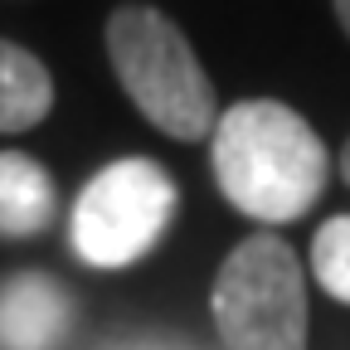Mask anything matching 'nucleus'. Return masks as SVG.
<instances>
[{"instance_id":"nucleus-1","label":"nucleus","mask_w":350,"mask_h":350,"mask_svg":"<svg viewBox=\"0 0 350 350\" xmlns=\"http://www.w3.org/2000/svg\"><path fill=\"white\" fill-rule=\"evenodd\" d=\"M331 156L301 112L273 98L239 103L214 126V180L239 214L262 224L301 219L326 190Z\"/></svg>"},{"instance_id":"nucleus-2","label":"nucleus","mask_w":350,"mask_h":350,"mask_svg":"<svg viewBox=\"0 0 350 350\" xmlns=\"http://www.w3.org/2000/svg\"><path fill=\"white\" fill-rule=\"evenodd\" d=\"M107 59L131 107L170 142H200L219 126L209 73L175 20H165L156 5H117L107 15Z\"/></svg>"},{"instance_id":"nucleus-3","label":"nucleus","mask_w":350,"mask_h":350,"mask_svg":"<svg viewBox=\"0 0 350 350\" xmlns=\"http://www.w3.org/2000/svg\"><path fill=\"white\" fill-rule=\"evenodd\" d=\"M209 312L229 350H306V282L297 253L273 239H243L214 278Z\"/></svg>"},{"instance_id":"nucleus-4","label":"nucleus","mask_w":350,"mask_h":350,"mask_svg":"<svg viewBox=\"0 0 350 350\" xmlns=\"http://www.w3.org/2000/svg\"><path fill=\"white\" fill-rule=\"evenodd\" d=\"M175 180L146 156L103 165L73 200V253L88 268H126L156 248L175 214Z\"/></svg>"},{"instance_id":"nucleus-5","label":"nucleus","mask_w":350,"mask_h":350,"mask_svg":"<svg viewBox=\"0 0 350 350\" xmlns=\"http://www.w3.org/2000/svg\"><path fill=\"white\" fill-rule=\"evenodd\" d=\"M73 301L49 273H15L0 282V345L5 350H54L68 336Z\"/></svg>"},{"instance_id":"nucleus-6","label":"nucleus","mask_w":350,"mask_h":350,"mask_svg":"<svg viewBox=\"0 0 350 350\" xmlns=\"http://www.w3.org/2000/svg\"><path fill=\"white\" fill-rule=\"evenodd\" d=\"M54 209V175L25 151H0V239H29L49 229Z\"/></svg>"},{"instance_id":"nucleus-7","label":"nucleus","mask_w":350,"mask_h":350,"mask_svg":"<svg viewBox=\"0 0 350 350\" xmlns=\"http://www.w3.org/2000/svg\"><path fill=\"white\" fill-rule=\"evenodd\" d=\"M54 107V78L29 49L0 39V131H29Z\"/></svg>"},{"instance_id":"nucleus-8","label":"nucleus","mask_w":350,"mask_h":350,"mask_svg":"<svg viewBox=\"0 0 350 350\" xmlns=\"http://www.w3.org/2000/svg\"><path fill=\"white\" fill-rule=\"evenodd\" d=\"M312 273L317 282L350 306V214H336L312 239Z\"/></svg>"},{"instance_id":"nucleus-9","label":"nucleus","mask_w":350,"mask_h":350,"mask_svg":"<svg viewBox=\"0 0 350 350\" xmlns=\"http://www.w3.org/2000/svg\"><path fill=\"white\" fill-rule=\"evenodd\" d=\"M331 5H336V20H340V29L350 34V0H331Z\"/></svg>"},{"instance_id":"nucleus-10","label":"nucleus","mask_w":350,"mask_h":350,"mask_svg":"<svg viewBox=\"0 0 350 350\" xmlns=\"http://www.w3.org/2000/svg\"><path fill=\"white\" fill-rule=\"evenodd\" d=\"M340 175H345V185H350V142H345V151H340Z\"/></svg>"}]
</instances>
